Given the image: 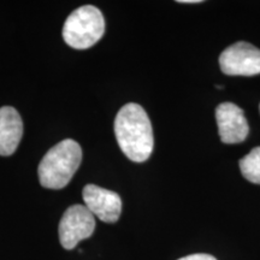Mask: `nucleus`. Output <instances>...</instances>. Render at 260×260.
I'll list each match as a JSON object with an SVG mask.
<instances>
[{
    "label": "nucleus",
    "mask_w": 260,
    "mask_h": 260,
    "mask_svg": "<svg viewBox=\"0 0 260 260\" xmlns=\"http://www.w3.org/2000/svg\"><path fill=\"white\" fill-rule=\"evenodd\" d=\"M182 4H197V3H201V0H181Z\"/></svg>",
    "instance_id": "9b49d317"
},
{
    "label": "nucleus",
    "mask_w": 260,
    "mask_h": 260,
    "mask_svg": "<svg viewBox=\"0 0 260 260\" xmlns=\"http://www.w3.org/2000/svg\"><path fill=\"white\" fill-rule=\"evenodd\" d=\"M23 135V122L18 111L11 106L0 109V155L15 153Z\"/></svg>",
    "instance_id": "6e6552de"
},
{
    "label": "nucleus",
    "mask_w": 260,
    "mask_h": 260,
    "mask_svg": "<svg viewBox=\"0 0 260 260\" xmlns=\"http://www.w3.org/2000/svg\"><path fill=\"white\" fill-rule=\"evenodd\" d=\"M81 160L82 149L76 141L67 139L53 146L44 155L38 168L39 180L42 187L48 189H61L76 174Z\"/></svg>",
    "instance_id": "f03ea898"
},
{
    "label": "nucleus",
    "mask_w": 260,
    "mask_h": 260,
    "mask_svg": "<svg viewBox=\"0 0 260 260\" xmlns=\"http://www.w3.org/2000/svg\"><path fill=\"white\" fill-rule=\"evenodd\" d=\"M240 170L247 181L260 184V147L253 148L240 159Z\"/></svg>",
    "instance_id": "1a4fd4ad"
},
{
    "label": "nucleus",
    "mask_w": 260,
    "mask_h": 260,
    "mask_svg": "<svg viewBox=\"0 0 260 260\" xmlns=\"http://www.w3.org/2000/svg\"><path fill=\"white\" fill-rule=\"evenodd\" d=\"M115 135L119 148L130 160L146 161L153 152L154 139L151 121L144 107L126 104L115 119Z\"/></svg>",
    "instance_id": "f257e3e1"
},
{
    "label": "nucleus",
    "mask_w": 260,
    "mask_h": 260,
    "mask_svg": "<svg viewBox=\"0 0 260 260\" xmlns=\"http://www.w3.org/2000/svg\"><path fill=\"white\" fill-rule=\"evenodd\" d=\"M84 206L102 222L116 223L122 212L121 197L95 184H87L82 191Z\"/></svg>",
    "instance_id": "423d86ee"
},
{
    "label": "nucleus",
    "mask_w": 260,
    "mask_h": 260,
    "mask_svg": "<svg viewBox=\"0 0 260 260\" xmlns=\"http://www.w3.org/2000/svg\"><path fill=\"white\" fill-rule=\"evenodd\" d=\"M95 230V217L83 205H73L65 211L59 223V241L65 249H74Z\"/></svg>",
    "instance_id": "20e7f679"
},
{
    "label": "nucleus",
    "mask_w": 260,
    "mask_h": 260,
    "mask_svg": "<svg viewBox=\"0 0 260 260\" xmlns=\"http://www.w3.org/2000/svg\"><path fill=\"white\" fill-rule=\"evenodd\" d=\"M105 32V19L93 5L81 6L65 21L63 39L70 47L86 50L95 45Z\"/></svg>",
    "instance_id": "7ed1b4c3"
},
{
    "label": "nucleus",
    "mask_w": 260,
    "mask_h": 260,
    "mask_svg": "<svg viewBox=\"0 0 260 260\" xmlns=\"http://www.w3.org/2000/svg\"><path fill=\"white\" fill-rule=\"evenodd\" d=\"M219 67L225 75L254 76L260 74V50L248 42H236L220 53Z\"/></svg>",
    "instance_id": "39448f33"
},
{
    "label": "nucleus",
    "mask_w": 260,
    "mask_h": 260,
    "mask_svg": "<svg viewBox=\"0 0 260 260\" xmlns=\"http://www.w3.org/2000/svg\"><path fill=\"white\" fill-rule=\"evenodd\" d=\"M259 109H260V106H259Z\"/></svg>",
    "instance_id": "f8f14e48"
},
{
    "label": "nucleus",
    "mask_w": 260,
    "mask_h": 260,
    "mask_svg": "<svg viewBox=\"0 0 260 260\" xmlns=\"http://www.w3.org/2000/svg\"><path fill=\"white\" fill-rule=\"evenodd\" d=\"M178 260H217L213 255L205 254V253H197V254H190Z\"/></svg>",
    "instance_id": "9d476101"
},
{
    "label": "nucleus",
    "mask_w": 260,
    "mask_h": 260,
    "mask_svg": "<svg viewBox=\"0 0 260 260\" xmlns=\"http://www.w3.org/2000/svg\"><path fill=\"white\" fill-rule=\"evenodd\" d=\"M216 121L224 144H240L248 136L249 126L245 113L235 104L223 103L217 106Z\"/></svg>",
    "instance_id": "0eeeda50"
}]
</instances>
